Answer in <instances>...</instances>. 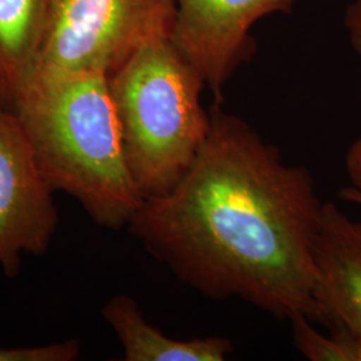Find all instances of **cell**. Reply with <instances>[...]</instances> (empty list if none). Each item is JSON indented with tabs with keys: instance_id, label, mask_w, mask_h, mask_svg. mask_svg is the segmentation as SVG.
<instances>
[{
	"instance_id": "cell-11",
	"label": "cell",
	"mask_w": 361,
	"mask_h": 361,
	"mask_svg": "<svg viewBox=\"0 0 361 361\" xmlns=\"http://www.w3.org/2000/svg\"><path fill=\"white\" fill-rule=\"evenodd\" d=\"M80 353L77 338L43 345L0 348V361H75Z\"/></svg>"
},
{
	"instance_id": "cell-10",
	"label": "cell",
	"mask_w": 361,
	"mask_h": 361,
	"mask_svg": "<svg viewBox=\"0 0 361 361\" xmlns=\"http://www.w3.org/2000/svg\"><path fill=\"white\" fill-rule=\"evenodd\" d=\"M297 350L310 361H361V337L345 326L319 332L310 319L296 314L289 319Z\"/></svg>"
},
{
	"instance_id": "cell-14",
	"label": "cell",
	"mask_w": 361,
	"mask_h": 361,
	"mask_svg": "<svg viewBox=\"0 0 361 361\" xmlns=\"http://www.w3.org/2000/svg\"><path fill=\"white\" fill-rule=\"evenodd\" d=\"M340 197H341L343 200H345V201H349V202H353V204L361 205L360 194L355 193L350 188H345V189H343V190L340 192Z\"/></svg>"
},
{
	"instance_id": "cell-8",
	"label": "cell",
	"mask_w": 361,
	"mask_h": 361,
	"mask_svg": "<svg viewBox=\"0 0 361 361\" xmlns=\"http://www.w3.org/2000/svg\"><path fill=\"white\" fill-rule=\"evenodd\" d=\"M102 316L119 340L125 361H224L233 352L226 337H169L145 319L138 302L128 295L111 297Z\"/></svg>"
},
{
	"instance_id": "cell-2",
	"label": "cell",
	"mask_w": 361,
	"mask_h": 361,
	"mask_svg": "<svg viewBox=\"0 0 361 361\" xmlns=\"http://www.w3.org/2000/svg\"><path fill=\"white\" fill-rule=\"evenodd\" d=\"M11 111L52 190L74 198L99 228H128L143 195L126 164L109 77L37 67Z\"/></svg>"
},
{
	"instance_id": "cell-5",
	"label": "cell",
	"mask_w": 361,
	"mask_h": 361,
	"mask_svg": "<svg viewBox=\"0 0 361 361\" xmlns=\"http://www.w3.org/2000/svg\"><path fill=\"white\" fill-rule=\"evenodd\" d=\"M55 192L44 180L15 113L0 107V273L42 256L58 229Z\"/></svg>"
},
{
	"instance_id": "cell-4",
	"label": "cell",
	"mask_w": 361,
	"mask_h": 361,
	"mask_svg": "<svg viewBox=\"0 0 361 361\" xmlns=\"http://www.w3.org/2000/svg\"><path fill=\"white\" fill-rule=\"evenodd\" d=\"M174 0H50L38 67L110 77L141 47L170 38Z\"/></svg>"
},
{
	"instance_id": "cell-3",
	"label": "cell",
	"mask_w": 361,
	"mask_h": 361,
	"mask_svg": "<svg viewBox=\"0 0 361 361\" xmlns=\"http://www.w3.org/2000/svg\"><path fill=\"white\" fill-rule=\"evenodd\" d=\"M123 153L143 198L170 192L210 131L207 87L170 38L141 47L109 77Z\"/></svg>"
},
{
	"instance_id": "cell-12",
	"label": "cell",
	"mask_w": 361,
	"mask_h": 361,
	"mask_svg": "<svg viewBox=\"0 0 361 361\" xmlns=\"http://www.w3.org/2000/svg\"><path fill=\"white\" fill-rule=\"evenodd\" d=\"M344 26L353 50L361 56V0H352L345 10Z\"/></svg>"
},
{
	"instance_id": "cell-7",
	"label": "cell",
	"mask_w": 361,
	"mask_h": 361,
	"mask_svg": "<svg viewBox=\"0 0 361 361\" xmlns=\"http://www.w3.org/2000/svg\"><path fill=\"white\" fill-rule=\"evenodd\" d=\"M314 298L326 329L345 326L361 337V219L324 202L314 245Z\"/></svg>"
},
{
	"instance_id": "cell-13",
	"label": "cell",
	"mask_w": 361,
	"mask_h": 361,
	"mask_svg": "<svg viewBox=\"0 0 361 361\" xmlns=\"http://www.w3.org/2000/svg\"><path fill=\"white\" fill-rule=\"evenodd\" d=\"M345 170L350 180V189L361 195V135L349 146L345 154Z\"/></svg>"
},
{
	"instance_id": "cell-1",
	"label": "cell",
	"mask_w": 361,
	"mask_h": 361,
	"mask_svg": "<svg viewBox=\"0 0 361 361\" xmlns=\"http://www.w3.org/2000/svg\"><path fill=\"white\" fill-rule=\"evenodd\" d=\"M219 104L193 165L168 193L143 198L129 233L204 297L322 324L314 245L324 202L314 180Z\"/></svg>"
},
{
	"instance_id": "cell-9",
	"label": "cell",
	"mask_w": 361,
	"mask_h": 361,
	"mask_svg": "<svg viewBox=\"0 0 361 361\" xmlns=\"http://www.w3.org/2000/svg\"><path fill=\"white\" fill-rule=\"evenodd\" d=\"M50 0H0V107L13 110L38 67Z\"/></svg>"
},
{
	"instance_id": "cell-6",
	"label": "cell",
	"mask_w": 361,
	"mask_h": 361,
	"mask_svg": "<svg viewBox=\"0 0 361 361\" xmlns=\"http://www.w3.org/2000/svg\"><path fill=\"white\" fill-rule=\"evenodd\" d=\"M170 40L200 73L216 104L235 71L255 54L252 27L277 13H292L295 0H174Z\"/></svg>"
}]
</instances>
